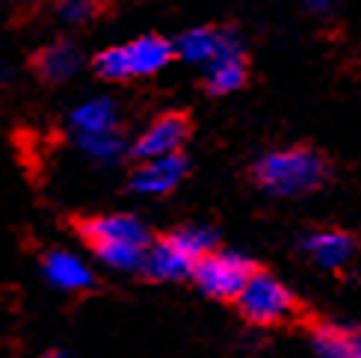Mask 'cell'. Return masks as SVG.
Listing matches in <instances>:
<instances>
[{
    "label": "cell",
    "instance_id": "cell-15",
    "mask_svg": "<svg viewBox=\"0 0 361 358\" xmlns=\"http://www.w3.org/2000/svg\"><path fill=\"white\" fill-rule=\"evenodd\" d=\"M311 347L317 358H353V329L323 323L311 332Z\"/></svg>",
    "mask_w": 361,
    "mask_h": 358
},
{
    "label": "cell",
    "instance_id": "cell-4",
    "mask_svg": "<svg viewBox=\"0 0 361 358\" xmlns=\"http://www.w3.org/2000/svg\"><path fill=\"white\" fill-rule=\"evenodd\" d=\"M258 273L255 264L237 252H219L214 249L204 255L192 270V281L199 285L202 293L214 296V300H237L246 281Z\"/></svg>",
    "mask_w": 361,
    "mask_h": 358
},
{
    "label": "cell",
    "instance_id": "cell-13",
    "mask_svg": "<svg viewBox=\"0 0 361 358\" xmlns=\"http://www.w3.org/2000/svg\"><path fill=\"white\" fill-rule=\"evenodd\" d=\"M36 74L48 83H63L68 78H74L80 68V51L74 48L71 42H51L36 54L33 59Z\"/></svg>",
    "mask_w": 361,
    "mask_h": 358
},
{
    "label": "cell",
    "instance_id": "cell-8",
    "mask_svg": "<svg viewBox=\"0 0 361 358\" xmlns=\"http://www.w3.org/2000/svg\"><path fill=\"white\" fill-rule=\"evenodd\" d=\"M190 125L180 113H166L154 118L137 140L130 145V154L137 160H154V157H169V154H180V148L187 142Z\"/></svg>",
    "mask_w": 361,
    "mask_h": 358
},
{
    "label": "cell",
    "instance_id": "cell-7",
    "mask_svg": "<svg viewBox=\"0 0 361 358\" xmlns=\"http://www.w3.org/2000/svg\"><path fill=\"white\" fill-rule=\"evenodd\" d=\"M175 54L190 66H214L225 56L243 54V44L231 33V30L219 27H192L187 33H180L175 42Z\"/></svg>",
    "mask_w": 361,
    "mask_h": 358
},
{
    "label": "cell",
    "instance_id": "cell-2",
    "mask_svg": "<svg viewBox=\"0 0 361 358\" xmlns=\"http://www.w3.org/2000/svg\"><path fill=\"white\" fill-rule=\"evenodd\" d=\"M216 249V237L210 228L202 226H184L166 237H160L157 243L148 246L142 270L154 281H180L192 278V270L204 255Z\"/></svg>",
    "mask_w": 361,
    "mask_h": 358
},
{
    "label": "cell",
    "instance_id": "cell-12",
    "mask_svg": "<svg viewBox=\"0 0 361 358\" xmlns=\"http://www.w3.org/2000/svg\"><path fill=\"white\" fill-rule=\"evenodd\" d=\"M302 252L323 270H341L355 258V240L347 231H314L302 240Z\"/></svg>",
    "mask_w": 361,
    "mask_h": 358
},
{
    "label": "cell",
    "instance_id": "cell-19",
    "mask_svg": "<svg viewBox=\"0 0 361 358\" xmlns=\"http://www.w3.org/2000/svg\"><path fill=\"white\" fill-rule=\"evenodd\" d=\"M353 358H361V329H353Z\"/></svg>",
    "mask_w": 361,
    "mask_h": 358
},
{
    "label": "cell",
    "instance_id": "cell-21",
    "mask_svg": "<svg viewBox=\"0 0 361 358\" xmlns=\"http://www.w3.org/2000/svg\"><path fill=\"white\" fill-rule=\"evenodd\" d=\"M9 80H12L9 66H6V63H0V83H9Z\"/></svg>",
    "mask_w": 361,
    "mask_h": 358
},
{
    "label": "cell",
    "instance_id": "cell-6",
    "mask_svg": "<svg viewBox=\"0 0 361 358\" xmlns=\"http://www.w3.org/2000/svg\"><path fill=\"white\" fill-rule=\"evenodd\" d=\"M80 237L92 252L113 246H137V249L152 246V234H148L145 222L130 214H101L92 219H83Z\"/></svg>",
    "mask_w": 361,
    "mask_h": 358
},
{
    "label": "cell",
    "instance_id": "cell-18",
    "mask_svg": "<svg viewBox=\"0 0 361 358\" xmlns=\"http://www.w3.org/2000/svg\"><path fill=\"white\" fill-rule=\"evenodd\" d=\"M302 4L308 9H314V12H329L332 9V0H302Z\"/></svg>",
    "mask_w": 361,
    "mask_h": 358
},
{
    "label": "cell",
    "instance_id": "cell-11",
    "mask_svg": "<svg viewBox=\"0 0 361 358\" xmlns=\"http://www.w3.org/2000/svg\"><path fill=\"white\" fill-rule=\"evenodd\" d=\"M68 128L78 137H95V133L118 130V104L113 98H86L68 113Z\"/></svg>",
    "mask_w": 361,
    "mask_h": 358
},
{
    "label": "cell",
    "instance_id": "cell-20",
    "mask_svg": "<svg viewBox=\"0 0 361 358\" xmlns=\"http://www.w3.org/2000/svg\"><path fill=\"white\" fill-rule=\"evenodd\" d=\"M42 358H74L71 352H66V350H51V352H44Z\"/></svg>",
    "mask_w": 361,
    "mask_h": 358
},
{
    "label": "cell",
    "instance_id": "cell-10",
    "mask_svg": "<svg viewBox=\"0 0 361 358\" xmlns=\"http://www.w3.org/2000/svg\"><path fill=\"white\" fill-rule=\"evenodd\" d=\"M42 273L48 278V285H54L56 290H89L95 285V273L80 255H74L68 249H51L44 252L42 258Z\"/></svg>",
    "mask_w": 361,
    "mask_h": 358
},
{
    "label": "cell",
    "instance_id": "cell-5",
    "mask_svg": "<svg viewBox=\"0 0 361 358\" xmlns=\"http://www.w3.org/2000/svg\"><path fill=\"white\" fill-rule=\"evenodd\" d=\"M234 302L240 308V314H243L249 323H258V326L281 323L293 311L290 290L269 273H255Z\"/></svg>",
    "mask_w": 361,
    "mask_h": 358
},
{
    "label": "cell",
    "instance_id": "cell-17",
    "mask_svg": "<svg viewBox=\"0 0 361 358\" xmlns=\"http://www.w3.org/2000/svg\"><path fill=\"white\" fill-rule=\"evenodd\" d=\"M101 9V0H59L56 4V15L59 21L66 24H86L92 21Z\"/></svg>",
    "mask_w": 361,
    "mask_h": 358
},
{
    "label": "cell",
    "instance_id": "cell-3",
    "mask_svg": "<svg viewBox=\"0 0 361 358\" xmlns=\"http://www.w3.org/2000/svg\"><path fill=\"white\" fill-rule=\"evenodd\" d=\"M175 56V44L163 36H140L95 56V74L104 80H130L163 71Z\"/></svg>",
    "mask_w": 361,
    "mask_h": 358
},
{
    "label": "cell",
    "instance_id": "cell-14",
    "mask_svg": "<svg viewBox=\"0 0 361 358\" xmlns=\"http://www.w3.org/2000/svg\"><path fill=\"white\" fill-rule=\"evenodd\" d=\"M204 83H207V92L214 95H231L237 89H243L246 83V56L243 54H234V56H225L219 63L207 66L204 68Z\"/></svg>",
    "mask_w": 361,
    "mask_h": 358
},
{
    "label": "cell",
    "instance_id": "cell-1",
    "mask_svg": "<svg viewBox=\"0 0 361 358\" xmlns=\"http://www.w3.org/2000/svg\"><path fill=\"white\" fill-rule=\"evenodd\" d=\"M326 160L311 148H281L269 152L255 163V184L269 196H302L326 181Z\"/></svg>",
    "mask_w": 361,
    "mask_h": 358
},
{
    "label": "cell",
    "instance_id": "cell-16",
    "mask_svg": "<svg viewBox=\"0 0 361 358\" xmlns=\"http://www.w3.org/2000/svg\"><path fill=\"white\" fill-rule=\"evenodd\" d=\"M78 148L95 163H116L125 154V140L113 133H95V137H78Z\"/></svg>",
    "mask_w": 361,
    "mask_h": 358
},
{
    "label": "cell",
    "instance_id": "cell-9",
    "mask_svg": "<svg viewBox=\"0 0 361 358\" xmlns=\"http://www.w3.org/2000/svg\"><path fill=\"white\" fill-rule=\"evenodd\" d=\"M184 175H187L184 154L140 160L137 172L130 175V190L140 192V196H166V192H172L184 181Z\"/></svg>",
    "mask_w": 361,
    "mask_h": 358
}]
</instances>
